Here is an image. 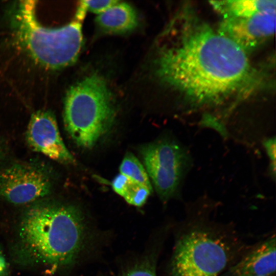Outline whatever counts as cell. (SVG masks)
<instances>
[{
  "label": "cell",
  "mask_w": 276,
  "mask_h": 276,
  "mask_svg": "<svg viewBox=\"0 0 276 276\" xmlns=\"http://www.w3.org/2000/svg\"><path fill=\"white\" fill-rule=\"evenodd\" d=\"M275 236L256 246L230 268L227 276L274 275L276 267Z\"/></svg>",
  "instance_id": "30bf717a"
},
{
  "label": "cell",
  "mask_w": 276,
  "mask_h": 276,
  "mask_svg": "<svg viewBox=\"0 0 276 276\" xmlns=\"http://www.w3.org/2000/svg\"><path fill=\"white\" fill-rule=\"evenodd\" d=\"M167 33L168 42L155 60V74L196 103H218L250 78L246 52L190 8L178 13Z\"/></svg>",
  "instance_id": "6da1fadb"
},
{
  "label": "cell",
  "mask_w": 276,
  "mask_h": 276,
  "mask_svg": "<svg viewBox=\"0 0 276 276\" xmlns=\"http://www.w3.org/2000/svg\"><path fill=\"white\" fill-rule=\"evenodd\" d=\"M264 146L267 154L270 160V172L271 175L275 177V137L266 140Z\"/></svg>",
  "instance_id": "e0dca14e"
},
{
  "label": "cell",
  "mask_w": 276,
  "mask_h": 276,
  "mask_svg": "<svg viewBox=\"0 0 276 276\" xmlns=\"http://www.w3.org/2000/svg\"><path fill=\"white\" fill-rule=\"evenodd\" d=\"M19 40L34 59L44 67L60 69L77 59L83 42L81 24L75 20L67 25L49 28L38 22L34 1H21L15 13Z\"/></svg>",
  "instance_id": "277c9868"
},
{
  "label": "cell",
  "mask_w": 276,
  "mask_h": 276,
  "mask_svg": "<svg viewBox=\"0 0 276 276\" xmlns=\"http://www.w3.org/2000/svg\"><path fill=\"white\" fill-rule=\"evenodd\" d=\"M120 173L152 190L147 173L139 160L131 153H127L120 167Z\"/></svg>",
  "instance_id": "5bb4252c"
},
{
  "label": "cell",
  "mask_w": 276,
  "mask_h": 276,
  "mask_svg": "<svg viewBox=\"0 0 276 276\" xmlns=\"http://www.w3.org/2000/svg\"><path fill=\"white\" fill-rule=\"evenodd\" d=\"M88 228L80 210L62 203L35 205L18 225L17 255L28 264L51 270L74 264L84 250Z\"/></svg>",
  "instance_id": "7a4b0ae2"
},
{
  "label": "cell",
  "mask_w": 276,
  "mask_h": 276,
  "mask_svg": "<svg viewBox=\"0 0 276 276\" xmlns=\"http://www.w3.org/2000/svg\"><path fill=\"white\" fill-rule=\"evenodd\" d=\"M9 266L5 254L0 245V276H8Z\"/></svg>",
  "instance_id": "ac0fdd59"
},
{
  "label": "cell",
  "mask_w": 276,
  "mask_h": 276,
  "mask_svg": "<svg viewBox=\"0 0 276 276\" xmlns=\"http://www.w3.org/2000/svg\"><path fill=\"white\" fill-rule=\"evenodd\" d=\"M228 243L204 229H194L177 241L170 264L172 276H217L231 258Z\"/></svg>",
  "instance_id": "5b68a950"
},
{
  "label": "cell",
  "mask_w": 276,
  "mask_h": 276,
  "mask_svg": "<svg viewBox=\"0 0 276 276\" xmlns=\"http://www.w3.org/2000/svg\"><path fill=\"white\" fill-rule=\"evenodd\" d=\"M275 26V7L247 17L223 19L218 31L246 52L271 37Z\"/></svg>",
  "instance_id": "ba28073f"
},
{
  "label": "cell",
  "mask_w": 276,
  "mask_h": 276,
  "mask_svg": "<svg viewBox=\"0 0 276 276\" xmlns=\"http://www.w3.org/2000/svg\"><path fill=\"white\" fill-rule=\"evenodd\" d=\"M26 137L30 146L54 160L71 163L74 159L60 135L54 114L46 110H38L31 116Z\"/></svg>",
  "instance_id": "9c48e42d"
},
{
  "label": "cell",
  "mask_w": 276,
  "mask_h": 276,
  "mask_svg": "<svg viewBox=\"0 0 276 276\" xmlns=\"http://www.w3.org/2000/svg\"><path fill=\"white\" fill-rule=\"evenodd\" d=\"M116 116L112 94L100 75H89L73 85L64 101L66 129L79 147L94 146L111 129Z\"/></svg>",
  "instance_id": "3957f363"
},
{
  "label": "cell",
  "mask_w": 276,
  "mask_h": 276,
  "mask_svg": "<svg viewBox=\"0 0 276 276\" xmlns=\"http://www.w3.org/2000/svg\"><path fill=\"white\" fill-rule=\"evenodd\" d=\"M120 276H157L155 264L144 259L125 270Z\"/></svg>",
  "instance_id": "9a60e30c"
},
{
  "label": "cell",
  "mask_w": 276,
  "mask_h": 276,
  "mask_svg": "<svg viewBox=\"0 0 276 276\" xmlns=\"http://www.w3.org/2000/svg\"><path fill=\"white\" fill-rule=\"evenodd\" d=\"M113 190L129 204L141 206L152 190L120 173L112 182Z\"/></svg>",
  "instance_id": "4fadbf2b"
},
{
  "label": "cell",
  "mask_w": 276,
  "mask_h": 276,
  "mask_svg": "<svg viewBox=\"0 0 276 276\" xmlns=\"http://www.w3.org/2000/svg\"><path fill=\"white\" fill-rule=\"evenodd\" d=\"M96 20L102 31L111 34L131 32L138 25L135 10L130 5L120 1L98 15Z\"/></svg>",
  "instance_id": "8fae6325"
},
{
  "label": "cell",
  "mask_w": 276,
  "mask_h": 276,
  "mask_svg": "<svg viewBox=\"0 0 276 276\" xmlns=\"http://www.w3.org/2000/svg\"><path fill=\"white\" fill-rule=\"evenodd\" d=\"M51 190L49 176L33 166L16 164L0 172V197L11 203H30L47 196Z\"/></svg>",
  "instance_id": "52a82bcc"
},
{
  "label": "cell",
  "mask_w": 276,
  "mask_h": 276,
  "mask_svg": "<svg viewBox=\"0 0 276 276\" xmlns=\"http://www.w3.org/2000/svg\"><path fill=\"white\" fill-rule=\"evenodd\" d=\"M275 0L211 1L214 8L223 19L242 18L275 7Z\"/></svg>",
  "instance_id": "7c38bea8"
},
{
  "label": "cell",
  "mask_w": 276,
  "mask_h": 276,
  "mask_svg": "<svg viewBox=\"0 0 276 276\" xmlns=\"http://www.w3.org/2000/svg\"><path fill=\"white\" fill-rule=\"evenodd\" d=\"M267 276H275V275H267Z\"/></svg>",
  "instance_id": "d6986e66"
},
{
  "label": "cell",
  "mask_w": 276,
  "mask_h": 276,
  "mask_svg": "<svg viewBox=\"0 0 276 276\" xmlns=\"http://www.w3.org/2000/svg\"><path fill=\"white\" fill-rule=\"evenodd\" d=\"M86 10L98 15L104 12L119 1H82Z\"/></svg>",
  "instance_id": "2e32d148"
},
{
  "label": "cell",
  "mask_w": 276,
  "mask_h": 276,
  "mask_svg": "<svg viewBox=\"0 0 276 276\" xmlns=\"http://www.w3.org/2000/svg\"><path fill=\"white\" fill-rule=\"evenodd\" d=\"M140 152L149 178L162 200L177 195L192 165L186 148L175 139L164 138L144 145Z\"/></svg>",
  "instance_id": "8992f818"
}]
</instances>
